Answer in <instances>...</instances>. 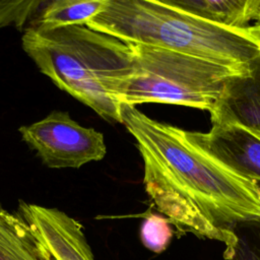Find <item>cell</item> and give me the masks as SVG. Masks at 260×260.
<instances>
[{
	"label": "cell",
	"instance_id": "cell-1",
	"mask_svg": "<svg viewBox=\"0 0 260 260\" xmlns=\"http://www.w3.org/2000/svg\"><path fill=\"white\" fill-rule=\"evenodd\" d=\"M120 113L136 140L144 189L154 206L179 231L221 242L230 260L238 243L235 229L260 222V185L200 147L189 131L134 106L122 104Z\"/></svg>",
	"mask_w": 260,
	"mask_h": 260
},
{
	"label": "cell",
	"instance_id": "cell-2",
	"mask_svg": "<svg viewBox=\"0 0 260 260\" xmlns=\"http://www.w3.org/2000/svg\"><path fill=\"white\" fill-rule=\"evenodd\" d=\"M87 27L126 44L162 48L207 60L243 74L260 62V31L224 27L173 5L170 0H108Z\"/></svg>",
	"mask_w": 260,
	"mask_h": 260
},
{
	"label": "cell",
	"instance_id": "cell-3",
	"mask_svg": "<svg viewBox=\"0 0 260 260\" xmlns=\"http://www.w3.org/2000/svg\"><path fill=\"white\" fill-rule=\"evenodd\" d=\"M21 45L61 90L110 123H121L119 95L133 70L130 45L86 25L25 29Z\"/></svg>",
	"mask_w": 260,
	"mask_h": 260
},
{
	"label": "cell",
	"instance_id": "cell-4",
	"mask_svg": "<svg viewBox=\"0 0 260 260\" xmlns=\"http://www.w3.org/2000/svg\"><path fill=\"white\" fill-rule=\"evenodd\" d=\"M130 45L133 70L124 83L120 104L136 107L158 103L207 111L213 115L230 85L244 76L232 68L183 53Z\"/></svg>",
	"mask_w": 260,
	"mask_h": 260
},
{
	"label": "cell",
	"instance_id": "cell-5",
	"mask_svg": "<svg viewBox=\"0 0 260 260\" xmlns=\"http://www.w3.org/2000/svg\"><path fill=\"white\" fill-rule=\"evenodd\" d=\"M18 131L48 168L78 169L103 159L107 153L103 133L81 126L66 112L53 111Z\"/></svg>",
	"mask_w": 260,
	"mask_h": 260
},
{
	"label": "cell",
	"instance_id": "cell-6",
	"mask_svg": "<svg viewBox=\"0 0 260 260\" xmlns=\"http://www.w3.org/2000/svg\"><path fill=\"white\" fill-rule=\"evenodd\" d=\"M210 120L207 132L189 131L191 139L240 175L260 181V127L237 120Z\"/></svg>",
	"mask_w": 260,
	"mask_h": 260
},
{
	"label": "cell",
	"instance_id": "cell-7",
	"mask_svg": "<svg viewBox=\"0 0 260 260\" xmlns=\"http://www.w3.org/2000/svg\"><path fill=\"white\" fill-rule=\"evenodd\" d=\"M17 211L55 260H94L82 225L65 212L24 201Z\"/></svg>",
	"mask_w": 260,
	"mask_h": 260
},
{
	"label": "cell",
	"instance_id": "cell-8",
	"mask_svg": "<svg viewBox=\"0 0 260 260\" xmlns=\"http://www.w3.org/2000/svg\"><path fill=\"white\" fill-rule=\"evenodd\" d=\"M0 260H55L21 214L1 204Z\"/></svg>",
	"mask_w": 260,
	"mask_h": 260
},
{
	"label": "cell",
	"instance_id": "cell-9",
	"mask_svg": "<svg viewBox=\"0 0 260 260\" xmlns=\"http://www.w3.org/2000/svg\"><path fill=\"white\" fill-rule=\"evenodd\" d=\"M195 16L215 24L245 29L260 15V0H170Z\"/></svg>",
	"mask_w": 260,
	"mask_h": 260
},
{
	"label": "cell",
	"instance_id": "cell-10",
	"mask_svg": "<svg viewBox=\"0 0 260 260\" xmlns=\"http://www.w3.org/2000/svg\"><path fill=\"white\" fill-rule=\"evenodd\" d=\"M237 120L260 127V62L252 71L235 78L210 119Z\"/></svg>",
	"mask_w": 260,
	"mask_h": 260
},
{
	"label": "cell",
	"instance_id": "cell-11",
	"mask_svg": "<svg viewBox=\"0 0 260 260\" xmlns=\"http://www.w3.org/2000/svg\"><path fill=\"white\" fill-rule=\"evenodd\" d=\"M108 0H55L42 9L37 23L40 30H52L72 25H85L104 10Z\"/></svg>",
	"mask_w": 260,
	"mask_h": 260
},
{
	"label": "cell",
	"instance_id": "cell-12",
	"mask_svg": "<svg viewBox=\"0 0 260 260\" xmlns=\"http://www.w3.org/2000/svg\"><path fill=\"white\" fill-rule=\"evenodd\" d=\"M49 1L40 0H0V29L14 26L17 29L30 20L37 12L42 11Z\"/></svg>",
	"mask_w": 260,
	"mask_h": 260
},
{
	"label": "cell",
	"instance_id": "cell-13",
	"mask_svg": "<svg viewBox=\"0 0 260 260\" xmlns=\"http://www.w3.org/2000/svg\"><path fill=\"white\" fill-rule=\"evenodd\" d=\"M170 220L161 215L150 213L140 228L142 244L154 253H161L168 247L173 237Z\"/></svg>",
	"mask_w": 260,
	"mask_h": 260
},
{
	"label": "cell",
	"instance_id": "cell-14",
	"mask_svg": "<svg viewBox=\"0 0 260 260\" xmlns=\"http://www.w3.org/2000/svg\"><path fill=\"white\" fill-rule=\"evenodd\" d=\"M238 243L230 260H260V222L237 226Z\"/></svg>",
	"mask_w": 260,
	"mask_h": 260
},
{
	"label": "cell",
	"instance_id": "cell-15",
	"mask_svg": "<svg viewBox=\"0 0 260 260\" xmlns=\"http://www.w3.org/2000/svg\"><path fill=\"white\" fill-rule=\"evenodd\" d=\"M254 25L259 29V31H260V15H259V17H258V19H257V21L254 23Z\"/></svg>",
	"mask_w": 260,
	"mask_h": 260
},
{
	"label": "cell",
	"instance_id": "cell-16",
	"mask_svg": "<svg viewBox=\"0 0 260 260\" xmlns=\"http://www.w3.org/2000/svg\"><path fill=\"white\" fill-rule=\"evenodd\" d=\"M259 197H260V194H259Z\"/></svg>",
	"mask_w": 260,
	"mask_h": 260
}]
</instances>
